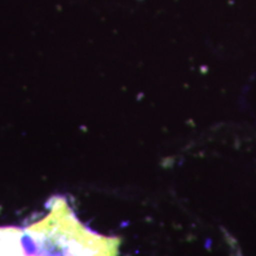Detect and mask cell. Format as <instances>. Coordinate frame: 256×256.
Wrapping results in <instances>:
<instances>
[{
    "label": "cell",
    "instance_id": "obj_1",
    "mask_svg": "<svg viewBox=\"0 0 256 256\" xmlns=\"http://www.w3.org/2000/svg\"><path fill=\"white\" fill-rule=\"evenodd\" d=\"M25 228L0 226V256H118L120 240L98 235L80 222L64 197Z\"/></svg>",
    "mask_w": 256,
    "mask_h": 256
}]
</instances>
